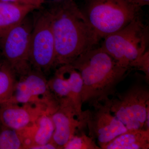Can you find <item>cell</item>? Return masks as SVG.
Listing matches in <instances>:
<instances>
[{
	"label": "cell",
	"mask_w": 149,
	"mask_h": 149,
	"mask_svg": "<svg viewBox=\"0 0 149 149\" xmlns=\"http://www.w3.org/2000/svg\"><path fill=\"white\" fill-rule=\"evenodd\" d=\"M55 47L54 68L71 64L101 40L75 0H52L48 9Z\"/></svg>",
	"instance_id": "6da1fadb"
},
{
	"label": "cell",
	"mask_w": 149,
	"mask_h": 149,
	"mask_svg": "<svg viewBox=\"0 0 149 149\" xmlns=\"http://www.w3.org/2000/svg\"><path fill=\"white\" fill-rule=\"evenodd\" d=\"M71 65L83 80V104L88 103L91 106L114 95L118 85L130 70L120 65L101 47L82 54Z\"/></svg>",
	"instance_id": "7a4b0ae2"
},
{
	"label": "cell",
	"mask_w": 149,
	"mask_h": 149,
	"mask_svg": "<svg viewBox=\"0 0 149 149\" xmlns=\"http://www.w3.org/2000/svg\"><path fill=\"white\" fill-rule=\"evenodd\" d=\"M139 10L125 0H86L82 10L101 40L125 27Z\"/></svg>",
	"instance_id": "3957f363"
},
{
	"label": "cell",
	"mask_w": 149,
	"mask_h": 149,
	"mask_svg": "<svg viewBox=\"0 0 149 149\" xmlns=\"http://www.w3.org/2000/svg\"><path fill=\"white\" fill-rule=\"evenodd\" d=\"M103 39L101 47L120 65L130 69V63L149 49V27L138 16Z\"/></svg>",
	"instance_id": "277c9868"
},
{
	"label": "cell",
	"mask_w": 149,
	"mask_h": 149,
	"mask_svg": "<svg viewBox=\"0 0 149 149\" xmlns=\"http://www.w3.org/2000/svg\"><path fill=\"white\" fill-rule=\"evenodd\" d=\"M139 81L127 90L109 100L111 111L128 130L143 129L149 114V90Z\"/></svg>",
	"instance_id": "5b68a950"
},
{
	"label": "cell",
	"mask_w": 149,
	"mask_h": 149,
	"mask_svg": "<svg viewBox=\"0 0 149 149\" xmlns=\"http://www.w3.org/2000/svg\"><path fill=\"white\" fill-rule=\"evenodd\" d=\"M56 52L52 19L49 10L36 14L30 38L29 61L32 68L47 74L54 68Z\"/></svg>",
	"instance_id": "8992f818"
},
{
	"label": "cell",
	"mask_w": 149,
	"mask_h": 149,
	"mask_svg": "<svg viewBox=\"0 0 149 149\" xmlns=\"http://www.w3.org/2000/svg\"><path fill=\"white\" fill-rule=\"evenodd\" d=\"M32 25L33 22L27 16L0 40V52L3 58L19 77L32 68L29 51Z\"/></svg>",
	"instance_id": "52a82bcc"
},
{
	"label": "cell",
	"mask_w": 149,
	"mask_h": 149,
	"mask_svg": "<svg viewBox=\"0 0 149 149\" xmlns=\"http://www.w3.org/2000/svg\"><path fill=\"white\" fill-rule=\"evenodd\" d=\"M93 104V109L84 113V120L89 130V136L101 147L116 137L127 131V128L112 113L109 100Z\"/></svg>",
	"instance_id": "ba28073f"
},
{
	"label": "cell",
	"mask_w": 149,
	"mask_h": 149,
	"mask_svg": "<svg viewBox=\"0 0 149 149\" xmlns=\"http://www.w3.org/2000/svg\"><path fill=\"white\" fill-rule=\"evenodd\" d=\"M45 74L31 68L26 74L19 76L15 93L22 100L27 102L41 103L50 107L59 103V100L51 92Z\"/></svg>",
	"instance_id": "9c48e42d"
},
{
	"label": "cell",
	"mask_w": 149,
	"mask_h": 149,
	"mask_svg": "<svg viewBox=\"0 0 149 149\" xmlns=\"http://www.w3.org/2000/svg\"><path fill=\"white\" fill-rule=\"evenodd\" d=\"M60 101L58 108L51 113L54 126L52 142L58 149H63L77 130H81L86 125L78 119L76 111L68 99H62Z\"/></svg>",
	"instance_id": "30bf717a"
},
{
	"label": "cell",
	"mask_w": 149,
	"mask_h": 149,
	"mask_svg": "<svg viewBox=\"0 0 149 149\" xmlns=\"http://www.w3.org/2000/svg\"><path fill=\"white\" fill-rule=\"evenodd\" d=\"M19 104L6 102L0 105V121L2 125L17 130H21L33 124L48 109L40 103Z\"/></svg>",
	"instance_id": "8fae6325"
},
{
	"label": "cell",
	"mask_w": 149,
	"mask_h": 149,
	"mask_svg": "<svg viewBox=\"0 0 149 149\" xmlns=\"http://www.w3.org/2000/svg\"><path fill=\"white\" fill-rule=\"evenodd\" d=\"M51 110L48 109L30 126L21 129L24 137V149L48 143L52 141L54 126Z\"/></svg>",
	"instance_id": "7c38bea8"
},
{
	"label": "cell",
	"mask_w": 149,
	"mask_h": 149,
	"mask_svg": "<svg viewBox=\"0 0 149 149\" xmlns=\"http://www.w3.org/2000/svg\"><path fill=\"white\" fill-rule=\"evenodd\" d=\"M35 10L32 6L0 1V40Z\"/></svg>",
	"instance_id": "4fadbf2b"
},
{
	"label": "cell",
	"mask_w": 149,
	"mask_h": 149,
	"mask_svg": "<svg viewBox=\"0 0 149 149\" xmlns=\"http://www.w3.org/2000/svg\"><path fill=\"white\" fill-rule=\"evenodd\" d=\"M149 130H127L101 147V149H148Z\"/></svg>",
	"instance_id": "5bb4252c"
},
{
	"label": "cell",
	"mask_w": 149,
	"mask_h": 149,
	"mask_svg": "<svg viewBox=\"0 0 149 149\" xmlns=\"http://www.w3.org/2000/svg\"><path fill=\"white\" fill-rule=\"evenodd\" d=\"M65 65L70 87L68 100L76 111L78 119L85 123L84 120L83 111L82 109L83 104L82 101L83 80L79 72L72 65Z\"/></svg>",
	"instance_id": "9a60e30c"
},
{
	"label": "cell",
	"mask_w": 149,
	"mask_h": 149,
	"mask_svg": "<svg viewBox=\"0 0 149 149\" xmlns=\"http://www.w3.org/2000/svg\"><path fill=\"white\" fill-rule=\"evenodd\" d=\"M17 75L4 60L0 67V105L8 101L13 95L17 80Z\"/></svg>",
	"instance_id": "2e32d148"
},
{
	"label": "cell",
	"mask_w": 149,
	"mask_h": 149,
	"mask_svg": "<svg viewBox=\"0 0 149 149\" xmlns=\"http://www.w3.org/2000/svg\"><path fill=\"white\" fill-rule=\"evenodd\" d=\"M48 85L51 92L59 100H68L70 87L65 65L57 67L53 77L48 81Z\"/></svg>",
	"instance_id": "e0dca14e"
},
{
	"label": "cell",
	"mask_w": 149,
	"mask_h": 149,
	"mask_svg": "<svg viewBox=\"0 0 149 149\" xmlns=\"http://www.w3.org/2000/svg\"><path fill=\"white\" fill-rule=\"evenodd\" d=\"M0 149H24V138L21 130L0 124Z\"/></svg>",
	"instance_id": "ac0fdd59"
},
{
	"label": "cell",
	"mask_w": 149,
	"mask_h": 149,
	"mask_svg": "<svg viewBox=\"0 0 149 149\" xmlns=\"http://www.w3.org/2000/svg\"><path fill=\"white\" fill-rule=\"evenodd\" d=\"M64 149H101L95 141L85 133L75 135L63 147Z\"/></svg>",
	"instance_id": "d6986e66"
},
{
	"label": "cell",
	"mask_w": 149,
	"mask_h": 149,
	"mask_svg": "<svg viewBox=\"0 0 149 149\" xmlns=\"http://www.w3.org/2000/svg\"><path fill=\"white\" fill-rule=\"evenodd\" d=\"M129 68H134L144 73L145 80L149 84V51L147 50L144 54L135 60L129 65Z\"/></svg>",
	"instance_id": "ffe728a7"
},
{
	"label": "cell",
	"mask_w": 149,
	"mask_h": 149,
	"mask_svg": "<svg viewBox=\"0 0 149 149\" xmlns=\"http://www.w3.org/2000/svg\"><path fill=\"white\" fill-rule=\"evenodd\" d=\"M0 1L6 2L32 6L35 7L36 10L41 8L45 2V0H0Z\"/></svg>",
	"instance_id": "44dd1931"
},
{
	"label": "cell",
	"mask_w": 149,
	"mask_h": 149,
	"mask_svg": "<svg viewBox=\"0 0 149 149\" xmlns=\"http://www.w3.org/2000/svg\"><path fill=\"white\" fill-rule=\"evenodd\" d=\"M127 3L136 8L141 10V8L148 6L149 0H125Z\"/></svg>",
	"instance_id": "7402d4cb"
},
{
	"label": "cell",
	"mask_w": 149,
	"mask_h": 149,
	"mask_svg": "<svg viewBox=\"0 0 149 149\" xmlns=\"http://www.w3.org/2000/svg\"><path fill=\"white\" fill-rule=\"evenodd\" d=\"M58 148L51 141L48 143L32 147L31 149H57Z\"/></svg>",
	"instance_id": "603a6c76"
},
{
	"label": "cell",
	"mask_w": 149,
	"mask_h": 149,
	"mask_svg": "<svg viewBox=\"0 0 149 149\" xmlns=\"http://www.w3.org/2000/svg\"><path fill=\"white\" fill-rule=\"evenodd\" d=\"M4 61V60L1 54V52H0V67L2 65Z\"/></svg>",
	"instance_id": "cb8c5ba5"
},
{
	"label": "cell",
	"mask_w": 149,
	"mask_h": 149,
	"mask_svg": "<svg viewBox=\"0 0 149 149\" xmlns=\"http://www.w3.org/2000/svg\"><path fill=\"white\" fill-rule=\"evenodd\" d=\"M1 121H0V124H1Z\"/></svg>",
	"instance_id": "d4e9b609"
}]
</instances>
